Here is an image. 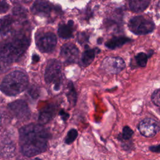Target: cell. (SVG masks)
Here are the masks:
<instances>
[{
    "label": "cell",
    "instance_id": "cell-1",
    "mask_svg": "<svg viewBox=\"0 0 160 160\" xmlns=\"http://www.w3.org/2000/svg\"><path fill=\"white\" fill-rule=\"evenodd\" d=\"M50 138L49 132L41 124H29L19 130V144L24 156H34L44 152Z\"/></svg>",
    "mask_w": 160,
    "mask_h": 160
},
{
    "label": "cell",
    "instance_id": "cell-2",
    "mask_svg": "<svg viewBox=\"0 0 160 160\" xmlns=\"http://www.w3.org/2000/svg\"><path fill=\"white\" fill-rule=\"evenodd\" d=\"M29 45V39L24 34H19L11 41L0 42V59L12 62L18 60Z\"/></svg>",
    "mask_w": 160,
    "mask_h": 160
},
{
    "label": "cell",
    "instance_id": "cell-3",
    "mask_svg": "<svg viewBox=\"0 0 160 160\" xmlns=\"http://www.w3.org/2000/svg\"><path fill=\"white\" fill-rule=\"evenodd\" d=\"M28 85V76L22 71H14L3 78L0 89L3 93L8 96H16L24 91Z\"/></svg>",
    "mask_w": 160,
    "mask_h": 160
},
{
    "label": "cell",
    "instance_id": "cell-4",
    "mask_svg": "<svg viewBox=\"0 0 160 160\" xmlns=\"http://www.w3.org/2000/svg\"><path fill=\"white\" fill-rule=\"evenodd\" d=\"M128 27L133 33L138 35H142L152 32L155 26L152 21L144 16H138L129 20Z\"/></svg>",
    "mask_w": 160,
    "mask_h": 160
},
{
    "label": "cell",
    "instance_id": "cell-5",
    "mask_svg": "<svg viewBox=\"0 0 160 160\" xmlns=\"http://www.w3.org/2000/svg\"><path fill=\"white\" fill-rule=\"evenodd\" d=\"M44 79L48 84H54L55 89L58 90L61 80V65L56 59L50 60L44 73Z\"/></svg>",
    "mask_w": 160,
    "mask_h": 160
},
{
    "label": "cell",
    "instance_id": "cell-6",
    "mask_svg": "<svg viewBox=\"0 0 160 160\" xmlns=\"http://www.w3.org/2000/svg\"><path fill=\"white\" fill-rule=\"evenodd\" d=\"M57 43L56 35L52 32H41L36 36V44L39 50L42 52L52 51Z\"/></svg>",
    "mask_w": 160,
    "mask_h": 160
},
{
    "label": "cell",
    "instance_id": "cell-7",
    "mask_svg": "<svg viewBox=\"0 0 160 160\" xmlns=\"http://www.w3.org/2000/svg\"><path fill=\"white\" fill-rule=\"evenodd\" d=\"M138 129L142 136L146 138H151L159 132V124L152 118H146L139 122Z\"/></svg>",
    "mask_w": 160,
    "mask_h": 160
},
{
    "label": "cell",
    "instance_id": "cell-8",
    "mask_svg": "<svg viewBox=\"0 0 160 160\" xmlns=\"http://www.w3.org/2000/svg\"><path fill=\"white\" fill-rule=\"evenodd\" d=\"M11 112L19 120H27L30 117V109L26 102L22 100H18L8 105Z\"/></svg>",
    "mask_w": 160,
    "mask_h": 160
},
{
    "label": "cell",
    "instance_id": "cell-9",
    "mask_svg": "<svg viewBox=\"0 0 160 160\" xmlns=\"http://www.w3.org/2000/svg\"><path fill=\"white\" fill-rule=\"evenodd\" d=\"M102 68L108 72L116 74L125 68V62L120 57H107L102 62Z\"/></svg>",
    "mask_w": 160,
    "mask_h": 160
},
{
    "label": "cell",
    "instance_id": "cell-10",
    "mask_svg": "<svg viewBox=\"0 0 160 160\" xmlns=\"http://www.w3.org/2000/svg\"><path fill=\"white\" fill-rule=\"evenodd\" d=\"M55 10V7L46 0H36L31 8V11L34 14L46 17L49 16Z\"/></svg>",
    "mask_w": 160,
    "mask_h": 160
},
{
    "label": "cell",
    "instance_id": "cell-11",
    "mask_svg": "<svg viewBox=\"0 0 160 160\" xmlns=\"http://www.w3.org/2000/svg\"><path fill=\"white\" fill-rule=\"evenodd\" d=\"M60 55L66 62H75L79 56V50L74 44L66 43L62 46Z\"/></svg>",
    "mask_w": 160,
    "mask_h": 160
},
{
    "label": "cell",
    "instance_id": "cell-12",
    "mask_svg": "<svg viewBox=\"0 0 160 160\" xmlns=\"http://www.w3.org/2000/svg\"><path fill=\"white\" fill-rule=\"evenodd\" d=\"M56 108L53 104H49V106L44 108L39 114L38 121L40 124L43 125L48 123L54 116L56 113Z\"/></svg>",
    "mask_w": 160,
    "mask_h": 160
},
{
    "label": "cell",
    "instance_id": "cell-13",
    "mask_svg": "<svg viewBox=\"0 0 160 160\" xmlns=\"http://www.w3.org/2000/svg\"><path fill=\"white\" fill-rule=\"evenodd\" d=\"M74 29V22L69 20L67 24H59L58 32L59 36L63 39H68L72 37V33Z\"/></svg>",
    "mask_w": 160,
    "mask_h": 160
},
{
    "label": "cell",
    "instance_id": "cell-14",
    "mask_svg": "<svg viewBox=\"0 0 160 160\" xmlns=\"http://www.w3.org/2000/svg\"><path fill=\"white\" fill-rule=\"evenodd\" d=\"M128 3L131 11L135 12H140L148 7L150 0H128Z\"/></svg>",
    "mask_w": 160,
    "mask_h": 160
},
{
    "label": "cell",
    "instance_id": "cell-15",
    "mask_svg": "<svg viewBox=\"0 0 160 160\" xmlns=\"http://www.w3.org/2000/svg\"><path fill=\"white\" fill-rule=\"evenodd\" d=\"M131 39L127 37L124 36H118L114 37L109 40H108L106 43L105 46L111 49H114L117 48H119L123 44L129 42Z\"/></svg>",
    "mask_w": 160,
    "mask_h": 160
},
{
    "label": "cell",
    "instance_id": "cell-16",
    "mask_svg": "<svg viewBox=\"0 0 160 160\" xmlns=\"http://www.w3.org/2000/svg\"><path fill=\"white\" fill-rule=\"evenodd\" d=\"M12 19L10 16H6L0 19V34L7 35L11 31Z\"/></svg>",
    "mask_w": 160,
    "mask_h": 160
},
{
    "label": "cell",
    "instance_id": "cell-17",
    "mask_svg": "<svg viewBox=\"0 0 160 160\" xmlns=\"http://www.w3.org/2000/svg\"><path fill=\"white\" fill-rule=\"evenodd\" d=\"M96 50L95 49H89L86 50L81 56V62L83 66H88L94 60Z\"/></svg>",
    "mask_w": 160,
    "mask_h": 160
},
{
    "label": "cell",
    "instance_id": "cell-18",
    "mask_svg": "<svg viewBox=\"0 0 160 160\" xmlns=\"http://www.w3.org/2000/svg\"><path fill=\"white\" fill-rule=\"evenodd\" d=\"M68 91L66 94V96L68 98V101L71 106H74L76 104V92L75 91V89L74 88V86L72 83V82H69L68 83Z\"/></svg>",
    "mask_w": 160,
    "mask_h": 160
},
{
    "label": "cell",
    "instance_id": "cell-19",
    "mask_svg": "<svg viewBox=\"0 0 160 160\" xmlns=\"http://www.w3.org/2000/svg\"><path fill=\"white\" fill-rule=\"evenodd\" d=\"M5 144L2 146L1 149V152L4 156L6 157H11L13 156V154L15 150V146L14 145L8 141H5Z\"/></svg>",
    "mask_w": 160,
    "mask_h": 160
},
{
    "label": "cell",
    "instance_id": "cell-20",
    "mask_svg": "<svg viewBox=\"0 0 160 160\" xmlns=\"http://www.w3.org/2000/svg\"><path fill=\"white\" fill-rule=\"evenodd\" d=\"M135 58H136L138 64L139 66H141V67L146 66V65L147 64V61H148V58L146 54H145L144 52H139L136 56Z\"/></svg>",
    "mask_w": 160,
    "mask_h": 160
},
{
    "label": "cell",
    "instance_id": "cell-21",
    "mask_svg": "<svg viewBox=\"0 0 160 160\" xmlns=\"http://www.w3.org/2000/svg\"><path fill=\"white\" fill-rule=\"evenodd\" d=\"M78 131L76 129H70L68 131V134L65 139L66 144H71L76 139V138L78 137Z\"/></svg>",
    "mask_w": 160,
    "mask_h": 160
},
{
    "label": "cell",
    "instance_id": "cell-22",
    "mask_svg": "<svg viewBox=\"0 0 160 160\" xmlns=\"http://www.w3.org/2000/svg\"><path fill=\"white\" fill-rule=\"evenodd\" d=\"M133 134V131L128 126H124L122 129V137L124 139H129Z\"/></svg>",
    "mask_w": 160,
    "mask_h": 160
},
{
    "label": "cell",
    "instance_id": "cell-23",
    "mask_svg": "<svg viewBox=\"0 0 160 160\" xmlns=\"http://www.w3.org/2000/svg\"><path fill=\"white\" fill-rule=\"evenodd\" d=\"M159 89H157L155 90L153 93L151 95V101L153 102L154 104H155L156 106L159 107L160 104V100H159Z\"/></svg>",
    "mask_w": 160,
    "mask_h": 160
},
{
    "label": "cell",
    "instance_id": "cell-24",
    "mask_svg": "<svg viewBox=\"0 0 160 160\" xmlns=\"http://www.w3.org/2000/svg\"><path fill=\"white\" fill-rule=\"evenodd\" d=\"M9 6L6 0H0V14H3L7 12Z\"/></svg>",
    "mask_w": 160,
    "mask_h": 160
},
{
    "label": "cell",
    "instance_id": "cell-25",
    "mask_svg": "<svg viewBox=\"0 0 160 160\" xmlns=\"http://www.w3.org/2000/svg\"><path fill=\"white\" fill-rule=\"evenodd\" d=\"M59 116H61V119L63 120V121H66L68 119V118L69 117V114H68L67 112H66L64 111H63V110H61L60 111H59Z\"/></svg>",
    "mask_w": 160,
    "mask_h": 160
},
{
    "label": "cell",
    "instance_id": "cell-26",
    "mask_svg": "<svg viewBox=\"0 0 160 160\" xmlns=\"http://www.w3.org/2000/svg\"><path fill=\"white\" fill-rule=\"evenodd\" d=\"M149 150L152 151V152H159V146L157 145V146H151V147H149Z\"/></svg>",
    "mask_w": 160,
    "mask_h": 160
},
{
    "label": "cell",
    "instance_id": "cell-27",
    "mask_svg": "<svg viewBox=\"0 0 160 160\" xmlns=\"http://www.w3.org/2000/svg\"><path fill=\"white\" fill-rule=\"evenodd\" d=\"M14 2H19V3H29L32 0H11Z\"/></svg>",
    "mask_w": 160,
    "mask_h": 160
},
{
    "label": "cell",
    "instance_id": "cell-28",
    "mask_svg": "<svg viewBox=\"0 0 160 160\" xmlns=\"http://www.w3.org/2000/svg\"><path fill=\"white\" fill-rule=\"evenodd\" d=\"M39 60V57L38 55H36V54H34L33 56H32V61H33V62H36Z\"/></svg>",
    "mask_w": 160,
    "mask_h": 160
},
{
    "label": "cell",
    "instance_id": "cell-29",
    "mask_svg": "<svg viewBox=\"0 0 160 160\" xmlns=\"http://www.w3.org/2000/svg\"><path fill=\"white\" fill-rule=\"evenodd\" d=\"M32 160H41V159H39V158H34V159H33Z\"/></svg>",
    "mask_w": 160,
    "mask_h": 160
}]
</instances>
